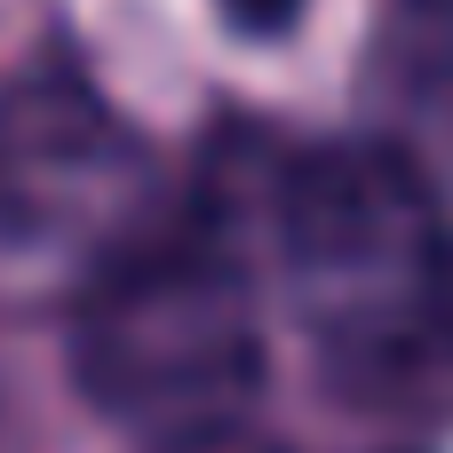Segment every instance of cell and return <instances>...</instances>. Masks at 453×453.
Listing matches in <instances>:
<instances>
[{
    "label": "cell",
    "instance_id": "obj_4",
    "mask_svg": "<svg viewBox=\"0 0 453 453\" xmlns=\"http://www.w3.org/2000/svg\"><path fill=\"white\" fill-rule=\"evenodd\" d=\"M398 96L422 104L453 135V0H406L398 8Z\"/></svg>",
    "mask_w": 453,
    "mask_h": 453
},
{
    "label": "cell",
    "instance_id": "obj_2",
    "mask_svg": "<svg viewBox=\"0 0 453 453\" xmlns=\"http://www.w3.org/2000/svg\"><path fill=\"white\" fill-rule=\"evenodd\" d=\"M263 303L223 215H151L72 287L80 398L159 453H207L263 398Z\"/></svg>",
    "mask_w": 453,
    "mask_h": 453
},
{
    "label": "cell",
    "instance_id": "obj_3",
    "mask_svg": "<svg viewBox=\"0 0 453 453\" xmlns=\"http://www.w3.org/2000/svg\"><path fill=\"white\" fill-rule=\"evenodd\" d=\"M151 215V151L72 56L0 88V287L72 295Z\"/></svg>",
    "mask_w": 453,
    "mask_h": 453
},
{
    "label": "cell",
    "instance_id": "obj_1",
    "mask_svg": "<svg viewBox=\"0 0 453 453\" xmlns=\"http://www.w3.org/2000/svg\"><path fill=\"white\" fill-rule=\"evenodd\" d=\"M295 334L350 398H406L453 366V207L390 135L311 143L271 183Z\"/></svg>",
    "mask_w": 453,
    "mask_h": 453
},
{
    "label": "cell",
    "instance_id": "obj_5",
    "mask_svg": "<svg viewBox=\"0 0 453 453\" xmlns=\"http://www.w3.org/2000/svg\"><path fill=\"white\" fill-rule=\"evenodd\" d=\"M215 8H223L239 32H287V24H295L311 0H215Z\"/></svg>",
    "mask_w": 453,
    "mask_h": 453
}]
</instances>
